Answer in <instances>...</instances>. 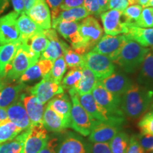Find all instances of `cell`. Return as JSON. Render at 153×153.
Segmentation results:
<instances>
[{
  "mask_svg": "<svg viewBox=\"0 0 153 153\" xmlns=\"http://www.w3.org/2000/svg\"><path fill=\"white\" fill-rule=\"evenodd\" d=\"M152 102V91L132 82L121 97V110L125 116L135 119L148 111Z\"/></svg>",
  "mask_w": 153,
  "mask_h": 153,
  "instance_id": "1",
  "label": "cell"
},
{
  "mask_svg": "<svg viewBox=\"0 0 153 153\" xmlns=\"http://www.w3.org/2000/svg\"><path fill=\"white\" fill-rule=\"evenodd\" d=\"M148 48L128 38L114 62L127 73L135 72L142 65Z\"/></svg>",
  "mask_w": 153,
  "mask_h": 153,
  "instance_id": "2",
  "label": "cell"
},
{
  "mask_svg": "<svg viewBox=\"0 0 153 153\" xmlns=\"http://www.w3.org/2000/svg\"><path fill=\"white\" fill-rule=\"evenodd\" d=\"M68 92L72 101L70 128L82 136H89L99 121L91 117L83 108L80 104L79 95L75 91L70 89Z\"/></svg>",
  "mask_w": 153,
  "mask_h": 153,
  "instance_id": "3",
  "label": "cell"
},
{
  "mask_svg": "<svg viewBox=\"0 0 153 153\" xmlns=\"http://www.w3.org/2000/svg\"><path fill=\"white\" fill-rule=\"evenodd\" d=\"M19 45L16 55L11 63L9 72L4 77L9 82L18 81L22 74L40 59L39 56L30 51L26 43L19 40Z\"/></svg>",
  "mask_w": 153,
  "mask_h": 153,
  "instance_id": "4",
  "label": "cell"
},
{
  "mask_svg": "<svg viewBox=\"0 0 153 153\" xmlns=\"http://www.w3.org/2000/svg\"><path fill=\"white\" fill-rule=\"evenodd\" d=\"M78 31L82 41L84 54L92 50L104 34L99 21L94 16H88L79 24Z\"/></svg>",
  "mask_w": 153,
  "mask_h": 153,
  "instance_id": "5",
  "label": "cell"
},
{
  "mask_svg": "<svg viewBox=\"0 0 153 153\" xmlns=\"http://www.w3.org/2000/svg\"><path fill=\"white\" fill-rule=\"evenodd\" d=\"M125 119V117L115 116L104 121H99L89 134V140L91 143H108L120 131Z\"/></svg>",
  "mask_w": 153,
  "mask_h": 153,
  "instance_id": "6",
  "label": "cell"
},
{
  "mask_svg": "<svg viewBox=\"0 0 153 153\" xmlns=\"http://www.w3.org/2000/svg\"><path fill=\"white\" fill-rule=\"evenodd\" d=\"M85 64L94 73L99 81L108 77L116 70L114 62L109 57L92 51L85 55Z\"/></svg>",
  "mask_w": 153,
  "mask_h": 153,
  "instance_id": "7",
  "label": "cell"
},
{
  "mask_svg": "<svg viewBox=\"0 0 153 153\" xmlns=\"http://www.w3.org/2000/svg\"><path fill=\"white\" fill-rule=\"evenodd\" d=\"M95 100L113 116L125 117L121 110V97L108 91L98 81L92 91Z\"/></svg>",
  "mask_w": 153,
  "mask_h": 153,
  "instance_id": "8",
  "label": "cell"
},
{
  "mask_svg": "<svg viewBox=\"0 0 153 153\" xmlns=\"http://www.w3.org/2000/svg\"><path fill=\"white\" fill-rule=\"evenodd\" d=\"M128 40V38L124 34L121 36H111L106 34L101 37L97 45L94 47L92 51L106 55L114 62Z\"/></svg>",
  "mask_w": 153,
  "mask_h": 153,
  "instance_id": "9",
  "label": "cell"
},
{
  "mask_svg": "<svg viewBox=\"0 0 153 153\" xmlns=\"http://www.w3.org/2000/svg\"><path fill=\"white\" fill-rule=\"evenodd\" d=\"M65 89L61 84H57L47 76L42 78L41 81L33 87L26 88V91L34 95L43 104H46L55 96L64 93Z\"/></svg>",
  "mask_w": 153,
  "mask_h": 153,
  "instance_id": "10",
  "label": "cell"
},
{
  "mask_svg": "<svg viewBox=\"0 0 153 153\" xmlns=\"http://www.w3.org/2000/svg\"><path fill=\"white\" fill-rule=\"evenodd\" d=\"M57 153H91V143L74 132L63 133Z\"/></svg>",
  "mask_w": 153,
  "mask_h": 153,
  "instance_id": "11",
  "label": "cell"
},
{
  "mask_svg": "<svg viewBox=\"0 0 153 153\" xmlns=\"http://www.w3.org/2000/svg\"><path fill=\"white\" fill-rule=\"evenodd\" d=\"M53 29L57 30L65 39L70 42L71 48L76 53L85 55L82 51V41L78 28L79 23L77 22H52Z\"/></svg>",
  "mask_w": 153,
  "mask_h": 153,
  "instance_id": "12",
  "label": "cell"
},
{
  "mask_svg": "<svg viewBox=\"0 0 153 153\" xmlns=\"http://www.w3.org/2000/svg\"><path fill=\"white\" fill-rule=\"evenodd\" d=\"M43 33L49 40V43L45 51L41 53L40 59L54 62L59 57L64 56L67 50L70 48V45L59 38L56 30L53 28L43 30Z\"/></svg>",
  "mask_w": 153,
  "mask_h": 153,
  "instance_id": "13",
  "label": "cell"
},
{
  "mask_svg": "<svg viewBox=\"0 0 153 153\" xmlns=\"http://www.w3.org/2000/svg\"><path fill=\"white\" fill-rule=\"evenodd\" d=\"M101 19L107 35L117 36L128 33V26L124 22L122 11L116 9L104 11L101 14Z\"/></svg>",
  "mask_w": 153,
  "mask_h": 153,
  "instance_id": "14",
  "label": "cell"
},
{
  "mask_svg": "<svg viewBox=\"0 0 153 153\" xmlns=\"http://www.w3.org/2000/svg\"><path fill=\"white\" fill-rule=\"evenodd\" d=\"M49 136L43 124L31 126L22 153H38L47 143Z\"/></svg>",
  "mask_w": 153,
  "mask_h": 153,
  "instance_id": "15",
  "label": "cell"
},
{
  "mask_svg": "<svg viewBox=\"0 0 153 153\" xmlns=\"http://www.w3.org/2000/svg\"><path fill=\"white\" fill-rule=\"evenodd\" d=\"M19 15L15 11L0 17V45L18 41L19 30L17 19Z\"/></svg>",
  "mask_w": 153,
  "mask_h": 153,
  "instance_id": "16",
  "label": "cell"
},
{
  "mask_svg": "<svg viewBox=\"0 0 153 153\" xmlns=\"http://www.w3.org/2000/svg\"><path fill=\"white\" fill-rule=\"evenodd\" d=\"M26 14L43 30L51 28V11L45 0H36L31 8Z\"/></svg>",
  "mask_w": 153,
  "mask_h": 153,
  "instance_id": "17",
  "label": "cell"
},
{
  "mask_svg": "<svg viewBox=\"0 0 153 153\" xmlns=\"http://www.w3.org/2000/svg\"><path fill=\"white\" fill-rule=\"evenodd\" d=\"M110 92L121 97L132 84L131 79L122 72H114L108 77L99 81Z\"/></svg>",
  "mask_w": 153,
  "mask_h": 153,
  "instance_id": "18",
  "label": "cell"
},
{
  "mask_svg": "<svg viewBox=\"0 0 153 153\" xmlns=\"http://www.w3.org/2000/svg\"><path fill=\"white\" fill-rule=\"evenodd\" d=\"M21 100L24 105L29 118L31 126L37 124H43V116L45 111V105L41 104L34 95L23 93Z\"/></svg>",
  "mask_w": 153,
  "mask_h": 153,
  "instance_id": "19",
  "label": "cell"
},
{
  "mask_svg": "<svg viewBox=\"0 0 153 153\" xmlns=\"http://www.w3.org/2000/svg\"><path fill=\"white\" fill-rule=\"evenodd\" d=\"M47 104L62 118L68 128H70L72 101L69 96L65 93L56 95L51 99Z\"/></svg>",
  "mask_w": 153,
  "mask_h": 153,
  "instance_id": "20",
  "label": "cell"
},
{
  "mask_svg": "<svg viewBox=\"0 0 153 153\" xmlns=\"http://www.w3.org/2000/svg\"><path fill=\"white\" fill-rule=\"evenodd\" d=\"M6 111L8 119L20 128L23 131H27L31 128L27 112L21 99L7 107Z\"/></svg>",
  "mask_w": 153,
  "mask_h": 153,
  "instance_id": "21",
  "label": "cell"
},
{
  "mask_svg": "<svg viewBox=\"0 0 153 153\" xmlns=\"http://www.w3.org/2000/svg\"><path fill=\"white\" fill-rule=\"evenodd\" d=\"M80 104L91 117L98 121H104L115 116L110 115L95 100L92 94H86L79 96ZM119 117V116H118Z\"/></svg>",
  "mask_w": 153,
  "mask_h": 153,
  "instance_id": "22",
  "label": "cell"
},
{
  "mask_svg": "<svg viewBox=\"0 0 153 153\" xmlns=\"http://www.w3.org/2000/svg\"><path fill=\"white\" fill-rule=\"evenodd\" d=\"M26 84L17 81L15 84L7 85L0 90V108L7 107L20 100L21 97L26 91Z\"/></svg>",
  "mask_w": 153,
  "mask_h": 153,
  "instance_id": "23",
  "label": "cell"
},
{
  "mask_svg": "<svg viewBox=\"0 0 153 153\" xmlns=\"http://www.w3.org/2000/svg\"><path fill=\"white\" fill-rule=\"evenodd\" d=\"M53 62L52 61L40 59L22 74L18 82L25 84L26 82H33L41 78H43L51 71L53 68Z\"/></svg>",
  "mask_w": 153,
  "mask_h": 153,
  "instance_id": "24",
  "label": "cell"
},
{
  "mask_svg": "<svg viewBox=\"0 0 153 153\" xmlns=\"http://www.w3.org/2000/svg\"><path fill=\"white\" fill-rule=\"evenodd\" d=\"M140 71L137 77V84L153 92V53L149 51L145 55Z\"/></svg>",
  "mask_w": 153,
  "mask_h": 153,
  "instance_id": "25",
  "label": "cell"
},
{
  "mask_svg": "<svg viewBox=\"0 0 153 153\" xmlns=\"http://www.w3.org/2000/svg\"><path fill=\"white\" fill-rule=\"evenodd\" d=\"M17 25L19 30V38L20 41H26L36 33L43 30L39 26H38L24 12L19 15L17 19Z\"/></svg>",
  "mask_w": 153,
  "mask_h": 153,
  "instance_id": "26",
  "label": "cell"
},
{
  "mask_svg": "<svg viewBox=\"0 0 153 153\" xmlns=\"http://www.w3.org/2000/svg\"><path fill=\"white\" fill-rule=\"evenodd\" d=\"M19 45L18 41L0 45V79L9 72L11 63L16 55Z\"/></svg>",
  "mask_w": 153,
  "mask_h": 153,
  "instance_id": "27",
  "label": "cell"
},
{
  "mask_svg": "<svg viewBox=\"0 0 153 153\" xmlns=\"http://www.w3.org/2000/svg\"><path fill=\"white\" fill-rule=\"evenodd\" d=\"M43 125L48 132L62 133L68 128L62 118L46 104L43 116Z\"/></svg>",
  "mask_w": 153,
  "mask_h": 153,
  "instance_id": "28",
  "label": "cell"
},
{
  "mask_svg": "<svg viewBox=\"0 0 153 153\" xmlns=\"http://www.w3.org/2000/svg\"><path fill=\"white\" fill-rule=\"evenodd\" d=\"M127 36L143 47H153V28H141L135 26H130Z\"/></svg>",
  "mask_w": 153,
  "mask_h": 153,
  "instance_id": "29",
  "label": "cell"
},
{
  "mask_svg": "<svg viewBox=\"0 0 153 153\" xmlns=\"http://www.w3.org/2000/svg\"><path fill=\"white\" fill-rule=\"evenodd\" d=\"M98 81L99 80L94 73L87 67H84L82 69L81 79L79 80V83L76 87L70 89L75 91L79 96L86 94H90L92 92L94 88Z\"/></svg>",
  "mask_w": 153,
  "mask_h": 153,
  "instance_id": "30",
  "label": "cell"
},
{
  "mask_svg": "<svg viewBox=\"0 0 153 153\" xmlns=\"http://www.w3.org/2000/svg\"><path fill=\"white\" fill-rule=\"evenodd\" d=\"M29 130L24 131L14 138L0 144V153H22Z\"/></svg>",
  "mask_w": 153,
  "mask_h": 153,
  "instance_id": "31",
  "label": "cell"
},
{
  "mask_svg": "<svg viewBox=\"0 0 153 153\" xmlns=\"http://www.w3.org/2000/svg\"><path fill=\"white\" fill-rule=\"evenodd\" d=\"M90 14L83 6L74 7L67 10H62L60 15L55 20L52 22H60V21H67V22H78L89 16Z\"/></svg>",
  "mask_w": 153,
  "mask_h": 153,
  "instance_id": "32",
  "label": "cell"
},
{
  "mask_svg": "<svg viewBox=\"0 0 153 153\" xmlns=\"http://www.w3.org/2000/svg\"><path fill=\"white\" fill-rule=\"evenodd\" d=\"M26 43L29 48L30 51L34 54L41 57V53L45 51L49 43V40L43 33V30L36 33L26 41H21Z\"/></svg>",
  "mask_w": 153,
  "mask_h": 153,
  "instance_id": "33",
  "label": "cell"
},
{
  "mask_svg": "<svg viewBox=\"0 0 153 153\" xmlns=\"http://www.w3.org/2000/svg\"><path fill=\"white\" fill-rule=\"evenodd\" d=\"M23 131L9 119L0 123V144L14 138Z\"/></svg>",
  "mask_w": 153,
  "mask_h": 153,
  "instance_id": "34",
  "label": "cell"
},
{
  "mask_svg": "<svg viewBox=\"0 0 153 153\" xmlns=\"http://www.w3.org/2000/svg\"><path fill=\"white\" fill-rule=\"evenodd\" d=\"M129 140V135L126 132H118L108 143L111 153H126Z\"/></svg>",
  "mask_w": 153,
  "mask_h": 153,
  "instance_id": "35",
  "label": "cell"
},
{
  "mask_svg": "<svg viewBox=\"0 0 153 153\" xmlns=\"http://www.w3.org/2000/svg\"><path fill=\"white\" fill-rule=\"evenodd\" d=\"M67 68H67L64 57H59L53 62L52 69L49 72V73L47 74L45 76H47L57 84H61Z\"/></svg>",
  "mask_w": 153,
  "mask_h": 153,
  "instance_id": "36",
  "label": "cell"
},
{
  "mask_svg": "<svg viewBox=\"0 0 153 153\" xmlns=\"http://www.w3.org/2000/svg\"><path fill=\"white\" fill-rule=\"evenodd\" d=\"M83 68H71L67 72L65 76H63L62 82H61V85L63 89L69 90L76 87L79 80L81 79Z\"/></svg>",
  "mask_w": 153,
  "mask_h": 153,
  "instance_id": "37",
  "label": "cell"
},
{
  "mask_svg": "<svg viewBox=\"0 0 153 153\" xmlns=\"http://www.w3.org/2000/svg\"><path fill=\"white\" fill-rule=\"evenodd\" d=\"M64 59L67 65V68H83L85 67V55H81L76 53L70 46L64 54Z\"/></svg>",
  "mask_w": 153,
  "mask_h": 153,
  "instance_id": "38",
  "label": "cell"
},
{
  "mask_svg": "<svg viewBox=\"0 0 153 153\" xmlns=\"http://www.w3.org/2000/svg\"><path fill=\"white\" fill-rule=\"evenodd\" d=\"M143 7L139 4H133L128 7L124 10L123 14L124 22L128 26H135V23L140 16Z\"/></svg>",
  "mask_w": 153,
  "mask_h": 153,
  "instance_id": "39",
  "label": "cell"
},
{
  "mask_svg": "<svg viewBox=\"0 0 153 153\" xmlns=\"http://www.w3.org/2000/svg\"><path fill=\"white\" fill-rule=\"evenodd\" d=\"M140 134L153 135V109H149L142 116L138 122Z\"/></svg>",
  "mask_w": 153,
  "mask_h": 153,
  "instance_id": "40",
  "label": "cell"
},
{
  "mask_svg": "<svg viewBox=\"0 0 153 153\" xmlns=\"http://www.w3.org/2000/svg\"><path fill=\"white\" fill-rule=\"evenodd\" d=\"M135 26L153 28V7H147L143 9L140 16L135 23Z\"/></svg>",
  "mask_w": 153,
  "mask_h": 153,
  "instance_id": "41",
  "label": "cell"
},
{
  "mask_svg": "<svg viewBox=\"0 0 153 153\" xmlns=\"http://www.w3.org/2000/svg\"><path fill=\"white\" fill-rule=\"evenodd\" d=\"M62 135L63 133L62 132L55 133L52 136H49L47 143L38 153H57V148Z\"/></svg>",
  "mask_w": 153,
  "mask_h": 153,
  "instance_id": "42",
  "label": "cell"
},
{
  "mask_svg": "<svg viewBox=\"0 0 153 153\" xmlns=\"http://www.w3.org/2000/svg\"><path fill=\"white\" fill-rule=\"evenodd\" d=\"M45 2L51 10V14L53 21L55 20L62 11L61 6L62 4V0H45Z\"/></svg>",
  "mask_w": 153,
  "mask_h": 153,
  "instance_id": "43",
  "label": "cell"
},
{
  "mask_svg": "<svg viewBox=\"0 0 153 153\" xmlns=\"http://www.w3.org/2000/svg\"><path fill=\"white\" fill-rule=\"evenodd\" d=\"M137 135L139 143L141 146L144 149L145 152H153V135H143L140 134Z\"/></svg>",
  "mask_w": 153,
  "mask_h": 153,
  "instance_id": "44",
  "label": "cell"
},
{
  "mask_svg": "<svg viewBox=\"0 0 153 153\" xmlns=\"http://www.w3.org/2000/svg\"><path fill=\"white\" fill-rule=\"evenodd\" d=\"M126 153H146L139 143L137 135H133L130 137L128 147Z\"/></svg>",
  "mask_w": 153,
  "mask_h": 153,
  "instance_id": "45",
  "label": "cell"
},
{
  "mask_svg": "<svg viewBox=\"0 0 153 153\" xmlns=\"http://www.w3.org/2000/svg\"><path fill=\"white\" fill-rule=\"evenodd\" d=\"M84 7L90 14L99 16L102 13L97 0H84Z\"/></svg>",
  "mask_w": 153,
  "mask_h": 153,
  "instance_id": "46",
  "label": "cell"
},
{
  "mask_svg": "<svg viewBox=\"0 0 153 153\" xmlns=\"http://www.w3.org/2000/svg\"><path fill=\"white\" fill-rule=\"evenodd\" d=\"M128 6V0H108L107 8L108 9H116L123 12Z\"/></svg>",
  "mask_w": 153,
  "mask_h": 153,
  "instance_id": "47",
  "label": "cell"
},
{
  "mask_svg": "<svg viewBox=\"0 0 153 153\" xmlns=\"http://www.w3.org/2000/svg\"><path fill=\"white\" fill-rule=\"evenodd\" d=\"M91 153H111L108 143H91Z\"/></svg>",
  "mask_w": 153,
  "mask_h": 153,
  "instance_id": "48",
  "label": "cell"
},
{
  "mask_svg": "<svg viewBox=\"0 0 153 153\" xmlns=\"http://www.w3.org/2000/svg\"><path fill=\"white\" fill-rule=\"evenodd\" d=\"M84 4V0H62V10H67L74 7H80Z\"/></svg>",
  "mask_w": 153,
  "mask_h": 153,
  "instance_id": "49",
  "label": "cell"
},
{
  "mask_svg": "<svg viewBox=\"0 0 153 153\" xmlns=\"http://www.w3.org/2000/svg\"><path fill=\"white\" fill-rule=\"evenodd\" d=\"M14 11L19 15L25 12V6L24 0H11Z\"/></svg>",
  "mask_w": 153,
  "mask_h": 153,
  "instance_id": "50",
  "label": "cell"
},
{
  "mask_svg": "<svg viewBox=\"0 0 153 153\" xmlns=\"http://www.w3.org/2000/svg\"><path fill=\"white\" fill-rule=\"evenodd\" d=\"M9 0H0V14L4 12L9 7Z\"/></svg>",
  "mask_w": 153,
  "mask_h": 153,
  "instance_id": "51",
  "label": "cell"
},
{
  "mask_svg": "<svg viewBox=\"0 0 153 153\" xmlns=\"http://www.w3.org/2000/svg\"><path fill=\"white\" fill-rule=\"evenodd\" d=\"M36 0H24L25 6V13H26L33 5Z\"/></svg>",
  "mask_w": 153,
  "mask_h": 153,
  "instance_id": "52",
  "label": "cell"
},
{
  "mask_svg": "<svg viewBox=\"0 0 153 153\" xmlns=\"http://www.w3.org/2000/svg\"><path fill=\"white\" fill-rule=\"evenodd\" d=\"M97 1H98L99 6H100L101 10H102V12L108 10L107 5H108V0H97Z\"/></svg>",
  "mask_w": 153,
  "mask_h": 153,
  "instance_id": "53",
  "label": "cell"
},
{
  "mask_svg": "<svg viewBox=\"0 0 153 153\" xmlns=\"http://www.w3.org/2000/svg\"><path fill=\"white\" fill-rule=\"evenodd\" d=\"M8 119V117H7V111H6V108H0V123L3 120H5Z\"/></svg>",
  "mask_w": 153,
  "mask_h": 153,
  "instance_id": "54",
  "label": "cell"
},
{
  "mask_svg": "<svg viewBox=\"0 0 153 153\" xmlns=\"http://www.w3.org/2000/svg\"><path fill=\"white\" fill-rule=\"evenodd\" d=\"M137 4L140 5L142 7H149V3L150 0H135Z\"/></svg>",
  "mask_w": 153,
  "mask_h": 153,
  "instance_id": "55",
  "label": "cell"
},
{
  "mask_svg": "<svg viewBox=\"0 0 153 153\" xmlns=\"http://www.w3.org/2000/svg\"><path fill=\"white\" fill-rule=\"evenodd\" d=\"M149 7H153V0H150V3H149Z\"/></svg>",
  "mask_w": 153,
  "mask_h": 153,
  "instance_id": "56",
  "label": "cell"
},
{
  "mask_svg": "<svg viewBox=\"0 0 153 153\" xmlns=\"http://www.w3.org/2000/svg\"><path fill=\"white\" fill-rule=\"evenodd\" d=\"M150 109H153V102H152V104H151V106H150Z\"/></svg>",
  "mask_w": 153,
  "mask_h": 153,
  "instance_id": "57",
  "label": "cell"
},
{
  "mask_svg": "<svg viewBox=\"0 0 153 153\" xmlns=\"http://www.w3.org/2000/svg\"><path fill=\"white\" fill-rule=\"evenodd\" d=\"M150 153H153V152H150Z\"/></svg>",
  "mask_w": 153,
  "mask_h": 153,
  "instance_id": "58",
  "label": "cell"
}]
</instances>
